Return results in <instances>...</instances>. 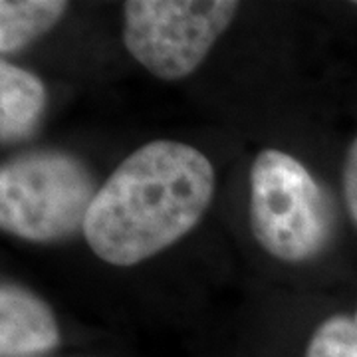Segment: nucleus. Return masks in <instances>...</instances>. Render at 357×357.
I'll return each mask as SVG.
<instances>
[{
    "label": "nucleus",
    "instance_id": "nucleus-9",
    "mask_svg": "<svg viewBox=\"0 0 357 357\" xmlns=\"http://www.w3.org/2000/svg\"><path fill=\"white\" fill-rule=\"evenodd\" d=\"M342 187H344V201L349 215L357 225V135L349 143L347 153L344 159V171H342Z\"/></svg>",
    "mask_w": 357,
    "mask_h": 357
},
{
    "label": "nucleus",
    "instance_id": "nucleus-3",
    "mask_svg": "<svg viewBox=\"0 0 357 357\" xmlns=\"http://www.w3.org/2000/svg\"><path fill=\"white\" fill-rule=\"evenodd\" d=\"M248 222L258 246L282 262H307L330 244L333 215L314 175L280 149H262L250 167Z\"/></svg>",
    "mask_w": 357,
    "mask_h": 357
},
{
    "label": "nucleus",
    "instance_id": "nucleus-1",
    "mask_svg": "<svg viewBox=\"0 0 357 357\" xmlns=\"http://www.w3.org/2000/svg\"><path fill=\"white\" fill-rule=\"evenodd\" d=\"M215 189V167L203 151L181 141H149L100 185L84 238L103 262L135 266L189 234Z\"/></svg>",
    "mask_w": 357,
    "mask_h": 357
},
{
    "label": "nucleus",
    "instance_id": "nucleus-10",
    "mask_svg": "<svg viewBox=\"0 0 357 357\" xmlns=\"http://www.w3.org/2000/svg\"><path fill=\"white\" fill-rule=\"evenodd\" d=\"M356 321H357V312H356Z\"/></svg>",
    "mask_w": 357,
    "mask_h": 357
},
{
    "label": "nucleus",
    "instance_id": "nucleus-8",
    "mask_svg": "<svg viewBox=\"0 0 357 357\" xmlns=\"http://www.w3.org/2000/svg\"><path fill=\"white\" fill-rule=\"evenodd\" d=\"M306 357H357V321L335 314L321 321L312 333Z\"/></svg>",
    "mask_w": 357,
    "mask_h": 357
},
{
    "label": "nucleus",
    "instance_id": "nucleus-7",
    "mask_svg": "<svg viewBox=\"0 0 357 357\" xmlns=\"http://www.w3.org/2000/svg\"><path fill=\"white\" fill-rule=\"evenodd\" d=\"M62 0H2L0 52L8 56L48 34L68 10Z\"/></svg>",
    "mask_w": 357,
    "mask_h": 357
},
{
    "label": "nucleus",
    "instance_id": "nucleus-2",
    "mask_svg": "<svg viewBox=\"0 0 357 357\" xmlns=\"http://www.w3.org/2000/svg\"><path fill=\"white\" fill-rule=\"evenodd\" d=\"M100 191L88 165L60 149L14 155L0 169V227L28 243H56L84 230Z\"/></svg>",
    "mask_w": 357,
    "mask_h": 357
},
{
    "label": "nucleus",
    "instance_id": "nucleus-6",
    "mask_svg": "<svg viewBox=\"0 0 357 357\" xmlns=\"http://www.w3.org/2000/svg\"><path fill=\"white\" fill-rule=\"evenodd\" d=\"M46 88L36 74L20 66L0 62V141L16 145L28 139L40 126L46 109Z\"/></svg>",
    "mask_w": 357,
    "mask_h": 357
},
{
    "label": "nucleus",
    "instance_id": "nucleus-4",
    "mask_svg": "<svg viewBox=\"0 0 357 357\" xmlns=\"http://www.w3.org/2000/svg\"><path fill=\"white\" fill-rule=\"evenodd\" d=\"M241 4L232 0H129L123 44L151 76L175 82L203 64Z\"/></svg>",
    "mask_w": 357,
    "mask_h": 357
},
{
    "label": "nucleus",
    "instance_id": "nucleus-11",
    "mask_svg": "<svg viewBox=\"0 0 357 357\" xmlns=\"http://www.w3.org/2000/svg\"><path fill=\"white\" fill-rule=\"evenodd\" d=\"M356 6H357V2H356Z\"/></svg>",
    "mask_w": 357,
    "mask_h": 357
},
{
    "label": "nucleus",
    "instance_id": "nucleus-5",
    "mask_svg": "<svg viewBox=\"0 0 357 357\" xmlns=\"http://www.w3.org/2000/svg\"><path fill=\"white\" fill-rule=\"evenodd\" d=\"M60 344V328L50 304L16 282L0 286V354L36 357Z\"/></svg>",
    "mask_w": 357,
    "mask_h": 357
}]
</instances>
